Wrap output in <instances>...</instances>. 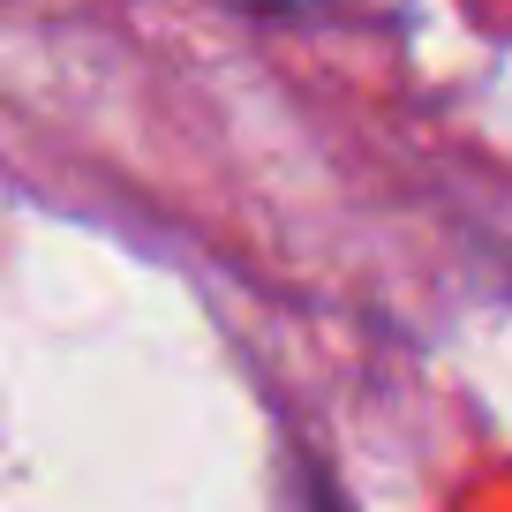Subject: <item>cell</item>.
I'll use <instances>...</instances> for the list:
<instances>
[{
	"instance_id": "obj_1",
	"label": "cell",
	"mask_w": 512,
	"mask_h": 512,
	"mask_svg": "<svg viewBox=\"0 0 512 512\" xmlns=\"http://www.w3.org/2000/svg\"><path fill=\"white\" fill-rule=\"evenodd\" d=\"M279 8H294V0H279Z\"/></svg>"
}]
</instances>
